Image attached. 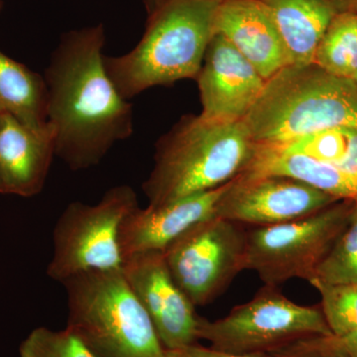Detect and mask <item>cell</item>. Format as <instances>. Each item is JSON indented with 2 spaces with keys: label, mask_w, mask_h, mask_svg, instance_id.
<instances>
[{
  "label": "cell",
  "mask_w": 357,
  "mask_h": 357,
  "mask_svg": "<svg viewBox=\"0 0 357 357\" xmlns=\"http://www.w3.org/2000/svg\"><path fill=\"white\" fill-rule=\"evenodd\" d=\"M337 13L357 14V0H335Z\"/></svg>",
  "instance_id": "obj_27"
},
{
  "label": "cell",
  "mask_w": 357,
  "mask_h": 357,
  "mask_svg": "<svg viewBox=\"0 0 357 357\" xmlns=\"http://www.w3.org/2000/svg\"><path fill=\"white\" fill-rule=\"evenodd\" d=\"M255 144H277L326 129H357V88L312 63L289 65L265 83L243 119Z\"/></svg>",
  "instance_id": "obj_4"
},
{
  "label": "cell",
  "mask_w": 357,
  "mask_h": 357,
  "mask_svg": "<svg viewBox=\"0 0 357 357\" xmlns=\"http://www.w3.org/2000/svg\"><path fill=\"white\" fill-rule=\"evenodd\" d=\"M314 63L333 76L354 79L357 73V14L335 15L317 47Z\"/></svg>",
  "instance_id": "obj_20"
},
{
  "label": "cell",
  "mask_w": 357,
  "mask_h": 357,
  "mask_svg": "<svg viewBox=\"0 0 357 357\" xmlns=\"http://www.w3.org/2000/svg\"><path fill=\"white\" fill-rule=\"evenodd\" d=\"M67 328L98 357H166L151 319L121 270H93L63 282Z\"/></svg>",
  "instance_id": "obj_5"
},
{
  "label": "cell",
  "mask_w": 357,
  "mask_h": 357,
  "mask_svg": "<svg viewBox=\"0 0 357 357\" xmlns=\"http://www.w3.org/2000/svg\"><path fill=\"white\" fill-rule=\"evenodd\" d=\"M222 1L161 0L147 13L144 34L132 50L105 57L119 93L128 100L154 86L197 79Z\"/></svg>",
  "instance_id": "obj_3"
},
{
  "label": "cell",
  "mask_w": 357,
  "mask_h": 357,
  "mask_svg": "<svg viewBox=\"0 0 357 357\" xmlns=\"http://www.w3.org/2000/svg\"><path fill=\"white\" fill-rule=\"evenodd\" d=\"M239 174L296 178L340 201L357 202V176L332 164L284 153L267 145H255L252 156Z\"/></svg>",
  "instance_id": "obj_16"
},
{
  "label": "cell",
  "mask_w": 357,
  "mask_h": 357,
  "mask_svg": "<svg viewBox=\"0 0 357 357\" xmlns=\"http://www.w3.org/2000/svg\"><path fill=\"white\" fill-rule=\"evenodd\" d=\"M143 3H144L145 8H146L147 13H149L150 11L153 10L155 6L159 3L161 0H142Z\"/></svg>",
  "instance_id": "obj_28"
},
{
  "label": "cell",
  "mask_w": 357,
  "mask_h": 357,
  "mask_svg": "<svg viewBox=\"0 0 357 357\" xmlns=\"http://www.w3.org/2000/svg\"><path fill=\"white\" fill-rule=\"evenodd\" d=\"M269 9L292 65L314 63L317 47L337 15L335 0H259Z\"/></svg>",
  "instance_id": "obj_17"
},
{
  "label": "cell",
  "mask_w": 357,
  "mask_h": 357,
  "mask_svg": "<svg viewBox=\"0 0 357 357\" xmlns=\"http://www.w3.org/2000/svg\"><path fill=\"white\" fill-rule=\"evenodd\" d=\"M277 357H333L314 351L303 344L290 345Z\"/></svg>",
  "instance_id": "obj_26"
},
{
  "label": "cell",
  "mask_w": 357,
  "mask_h": 357,
  "mask_svg": "<svg viewBox=\"0 0 357 357\" xmlns=\"http://www.w3.org/2000/svg\"><path fill=\"white\" fill-rule=\"evenodd\" d=\"M138 206L137 194L126 185L112 188L98 204H70L54 227L48 276L63 283L83 272L122 269L121 225Z\"/></svg>",
  "instance_id": "obj_6"
},
{
  "label": "cell",
  "mask_w": 357,
  "mask_h": 357,
  "mask_svg": "<svg viewBox=\"0 0 357 357\" xmlns=\"http://www.w3.org/2000/svg\"><path fill=\"white\" fill-rule=\"evenodd\" d=\"M267 145L284 152L332 164L357 176V129L338 128Z\"/></svg>",
  "instance_id": "obj_19"
},
{
  "label": "cell",
  "mask_w": 357,
  "mask_h": 357,
  "mask_svg": "<svg viewBox=\"0 0 357 357\" xmlns=\"http://www.w3.org/2000/svg\"><path fill=\"white\" fill-rule=\"evenodd\" d=\"M314 279L330 284H357V202L347 225L319 265Z\"/></svg>",
  "instance_id": "obj_21"
},
{
  "label": "cell",
  "mask_w": 357,
  "mask_h": 357,
  "mask_svg": "<svg viewBox=\"0 0 357 357\" xmlns=\"http://www.w3.org/2000/svg\"><path fill=\"white\" fill-rule=\"evenodd\" d=\"M321 294L324 318L333 335L342 337L357 331V284H330L312 279Z\"/></svg>",
  "instance_id": "obj_22"
},
{
  "label": "cell",
  "mask_w": 357,
  "mask_h": 357,
  "mask_svg": "<svg viewBox=\"0 0 357 357\" xmlns=\"http://www.w3.org/2000/svg\"><path fill=\"white\" fill-rule=\"evenodd\" d=\"M245 244L243 225L213 217L187 230L163 253L178 287L195 307L204 306L245 270Z\"/></svg>",
  "instance_id": "obj_9"
},
{
  "label": "cell",
  "mask_w": 357,
  "mask_h": 357,
  "mask_svg": "<svg viewBox=\"0 0 357 357\" xmlns=\"http://www.w3.org/2000/svg\"><path fill=\"white\" fill-rule=\"evenodd\" d=\"M0 194H4L3 188H2L1 183H0Z\"/></svg>",
  "instance_id": "obj_30"
},
{
  "label": "cell",
  "mask_w": 357,
  "mask_h": 357,
  "mask_svg": "<svg viewBox=\"0 0 357 357\" xmlns=\"http://www.w3.org/2000/svg\"><path fill=\"white\" fill-rule=\"evenodd\" d=\"M0 114L13 115L35 129L46 128L44 77L0 51Z\"/></svg>",
  "instance_id": "obj_18"
},
{
  "label": "cell",
  "mask_w": 357,
  "mask_h": 357,
  "mask_svg": "<svg viewBox=\"0 0 357 357\" xmlns=\"http://www.w3.org/2000/svg\"><path fill=\"white\" fill-rule=\"evenodd\" d=\"M354 204L338 201L299 220L246 230L245 270L272 287L295 278L311 281L347 225Z\"/></svg>",
  "instance_id": "obj_7"
},
{
  "label": "cell",
  "mask_w": 357,
  "mask_h": 357,
  "mask_svg": "<svg viewBox=\"0 0 357 357\" xmlns=\"http://www.w3.org/2000/svg\"><path fill=\"white\" fill-rule=\"evenodd\" d=\"M352 81L354 82V84H356V88H357V73L356 74V76L354 77V79H352Z\"/></svg>",
  "instance_id": "obj_29"
},
{
  "label": "cell",
  "mask_w": 357,
  "mask_h": 357,
  "mask_svg": "<svg viewBox=\"0 0 357 357\" xmlns=\"http://www.w3.org/2000/svg\"><path fill=\"white\" fill-rule=\"evenodd\" d=\"M312 347L333 357H357V331L349 335H316L309 337Z\"/></svg>",
  "instance_id": "obj_24"
},
{
  "label": "cell",
  "mask_w": 357,
  "mask_h": 357,
  "mask_svg": "<svg viewBox=\"0 0 357 357\" xmlns=\"http://www.w3.org/2000/svg\"><path fill=\"white\" fill-rule=\"evenodd\" d=\"M197 333L213 349L232 354H267L301 338L333 335L321 309L296 304L272 286L225 318L199 317Z\"/></svg>",
  "instance_id": "obj_8"
},
{
  "label": "cell",
  "mask_w": 357,
  "mask_h": 357,
  "mask_svg": "<svg viewBox=\"0 0 357 357\" xmlns=\"http://www.w3.org/2000/svg\"><path fill=\"white\" fill-rule=\"evenodd\" d=\"M197 81L201 115L220 121H243L266 83L234 45L218 33L208 44Z\"/></svg>",
  "instance_id": "obj_12"
},
{
  "label": "cell",
  "mask_w": 357,
  "mask_h": 357,
  "mask_svg": "<svg viewBox=\"0 0 357 357\" xmlns=\"http://www.w3.org/2000/svg\"><path fill=\"white\" fill-rule=\"evenodd\" d=\"M122 272L151 319L165 351L196 344L199 316L174 280L163 252L130 256L124 260Z\"/></svg>",
  "instance_id": "obj_11"
},
{
  "label": "cell",
  "mask_w": 357,
  "mask_h": 357,
  "mask_svg": "<svg viewBox=\"0 0 357 357\" xmlns=\"http://www.w3.org/2000/svg\"><path fill=\"white\" fill-rule=\"evenodd\" d=\"M20 357H98L76 333L66 328L52 331L40 326L23 340Z\"/></svg>",
  "instance_id": "obj_23"
},
{
  "label": "cell",
  "mask_w": 357,
  "mask_h": 357,
  "mask_svg": "<svg viewBox=\"0 0 357 357\" xmlns=\"http://www.w3.org/2000/svg\"><path fill=\"white\" fill-rule=\"evenodd\" d=\"M102 23L65 33L45 73L56 156L74 171L96 166L133 133L132 107L105 65Z\"/></svg>",
  "instance_id": "obj_1"
},
{
  "label": "cell",
  "mask_w": 357,
  "mask_h": 357,
  "mask_svg": "<svg viewBox=\"0 0 357 357\" xmlns=\"http://www.w3.org/2000/svg\"><path fill=\"white\" fill-rule=\"evenodd\" d=\"M55 156L50 124L35 129L13 115L0 114V183L4 194L23 198L38 195Z\"/></svg>",
  "instance_id": "obj_15"
},
{
  "label": "cell",
  "mask_w": 357,
  "mask_h": 357,
  "mask_svg": "<svg viewBox=\"0 0 357 357\" xmlns=\"http://www.w3.org/2000/svg\"><path fill=\"white\" fill-rule=\"evenodd\" d=\"M166 357H174V356H170V354H167V352H166Z\"/></svg>",
  "instance_id": "obj_31"
},
{
  "label": "cell",
  "mask_w": 357,
  "mask_h": 357,
  "mask_svg": "<svg viewBox=\"0 0 357 357\" xmlns=\"http://www.w3.org/2000/svg\"><path fill=\"white\" fill-rule=\"evenodd\" d=\"M215 33L234 45L265 81L292 65L271 13L259 0H222Z\"/></svg>",
  "instance_id": "obj_14"
},
{
  "label": "cell",
  "mask_w": 357,
  "mask_h": 357,
  "mask_svg": "<svg viewBox=\"0 0 357 357\" xmlns=\"http://www.w3.org/2000/svg\"><path fill=\"white\" fill-rule=\"evenodd\" d=\"M255 145L243 121L185 115L157 141L153 169L142 185L148 204L172 203L227 184L243 170Z\"/></svg>",
  "instance_id": "obj_2"
},
{
  "label": "cell",
  "mask_w": 357,
  "mask_h": 357,
  "mask_svg": "<svg viewBox=\"0 0 357 357\" xmlns=\"http://www.w3.org/2000/svg\"><path fill=\"white\" fill-rule=\"evenodd\" d=\"M174 357H270L266 354H232L218 351L213 347L192 344L177 351H166Z\"/></svg>",
  "instance_id": "obj_25"
},
{
  "label": "cell",
  "mask_w": 357,
  "mask_h": 357,
  "mask_svg": "<svg viewBox=\"0 0 357 357\" xmlns=\"http://www.w3.org/2000/svg\"><path fill=\"white\" fill-rule=\"evenodd\" d=\"M338 201L296 178L238 174L218 202L215 217L255 227H270L312 215Z\"/></svg>",
  "instance_id": "obj_10"
},
{
  "label": "cell",
  "mask_w": 357,
  "mask_h": 357,
  "mask_svg": "<svg viewBox=\"0 0 357 357\" xmlns=\"http://www.w3.org/2000/svg\"><path fill=\"white\" fill-rule=\"evenodd\" d=\"M227 184L161 206L136 208L121 225L124 260L137 253L164 252L197 223L215 217Z\"/></svg>",
  "instance_id": "obj_13"
}]
</instances>
